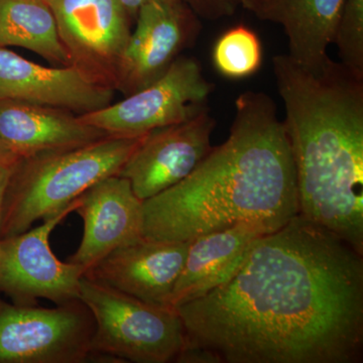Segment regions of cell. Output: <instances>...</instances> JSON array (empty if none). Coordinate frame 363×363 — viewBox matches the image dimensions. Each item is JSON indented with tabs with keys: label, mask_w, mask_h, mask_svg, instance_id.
Wrapping results in <instances>:
<instances>
[{
	"label": "cell",
	"mask_w": 363,
	"mask_h": 363,
	"mask_svg": "<svg viewBox=\"0 0 363 363\" xmlns=\"http://www.w3.org/2000/svg\"><path fill=\"white\" fill-rule=\"evenodd\" d=\"M18 162H16V164H18ZM16 164L0 166V218H1V208L4 194H6L7 185H9V182L11 180V177L13 175V169L16 168Z\"/></svg>",
	"instance_id": "cell-24"
},
{
	"label": "cell",
	"mask_w": 363,
	"mask_h": 363,
	"mask_svg": "<svg viewBox=\"0 0 363 363\" xmlns=\"http://www.w3.org/2000/svg\"><path fill=\"white\" fill-rule=\"evenodd\" d=\"M334 44L341 63L363 77V0H344Z\"/></svg>",
	"instance_id": "cell-20"
},
{
	"label": "cell",
	"mask_w": 363,
	"mask_h": 363,
	"mask_svg": "<svg viewBox=\"0 0 363 363\" xmlns=\"http://www.w3.org/2000/svg\"><path fill=\"white\" fill-rule=\"evenodd\" d=\"M277 229L264 222H240L191 240L172 296V307L176 309L204 297L222 285L240 267L253 242Z\"/></svg>",
	"instance_id": "cell-15"
},
{
	"label": "cell",
	"mask_w": 363,
	"mask_h": 363,
	"mask_svg": "<svg viewBox=\"0 0 363 363\" xmlns=\"http://www.w3.org/2000/svg\"><path fill=\"white\" fill-rule=\"evenodd\" d=\"M106 135L67 109L0 99V138L21 159L80 147Z\"/></svg>",
	"instance_id": "cell-16"
},
{
	"label": "cell",
	"mask_w": 363,
	"mask_h": 363,
	"mask_svg": "<svg viewBox=\"0 0 363 363\" xmlns=\"http://www.w3.org/2000/svg\"><path fill=\"white\" fill-rule=\"evenodd\" d=\"M145 135H108L80 147L21 159L2 202L0 240L51 218L98 182L118 175Z\"/></svg>",
	"instance_id": "cell-4"
},
{
	"label": "cell",
	"mask_w": 363,
	"mask_h": 363,
	"mask_svg": "<svg viewBox=\"0 0 363 363\" xmlns=\"http://www.w3.org/2000/svg\"><path fill=\"white\" fill-rule=\"evenodd\" d=\"M262 60L264 51L259 35L242 25L222 33L212 52L215 69L229 79L250 77L259 70Z\"/></svg>",
	"instance_id": "cell-19"
},
{
	"label": "cell",
	"mask_w": 363,
	"mask_h": 363,
	"mask_svg": "<svg viewBox=\"0 0 363 363\" xmlns=\"http://www.w3.org/2000/svg\"><path fill=\"white\" fill-rule=\"evenodd\" d=\"M143 204L130 182L118 175L88 189L75 210L84 222V233L68 262L82 267L86 274L108 253L143 238Z\"/></svg>",
	"instance_id": "cell-14"
},
{
	"label": "cell",
	"mask_w": 363,
	"mask_h": 363,
	"mask_svg": "<svg viewBox=\"0 0 363 363\" xmlns=\"http://www.w3.org/2000/svg\"><path fill=\"white\" fill-rule=\"evenodd\" d=\"M78 206V199L44 223L0 240V292L16 305H38L39 298L56 305L80 300L85 269L57 259L50 236Z\"/></svg>",
	"instance_id": "cell-8"
},
{
	"label": "cell",
	"mask_w": 363,
	"mask_h": 363,
	"mask_svg": "<svg viewBox=\"0 0 363 363\" xmlns=\"http://www.w3.org/2000/svg\"><path fill=\"white\" fill-rule=\"evenodd\" d=\"M45 1H48V0H45Z\"/></svg>",
	"instance_id": "cell-26"
},
{
	"label": "cell",
	"mask_w": 363,
	"mask_h": 363,
	"mask_svg": "<svg viewBox=\"0 0 363 363\" xmlns=\"http://www.w3.org/2000/svg\"><path fill=\"white\" fill-rule=\"evenodd\" d=\"M80 300L94 319L90 359L176 362L185 348V329L176 309L143 302L85 274Z\"/></svg>",
	"instance_id": "cell-5"
},
{
	"label": "cell",
	"mask_w": 363,
	"mask_h": 363,
	"mask_svg": "<svg viewBox=\"0 0 363 363\" xmlns=\"http://www.w3.org/2000/svg\"><path fill=\"white\" fill-rule=\"evenodd\" d=\"M135 23L119 67L117 91L124 96L161 77L201 30L199 16L184 0L150 2Z\"/></svg>",
	"instance_id": "cell-10"
},
{
	"label": "cell",
	"mask_w": 363,
	"mask_h": 363,
	"mask_svg": "<svg viewBox=\"0 0 363 363\" xmlns=\"http://www.w3.org/2000/svg\"><path fill=\"white\" fill-rule=\"evenodd\" d=\"M176 311L184 350L221 363H359L363 255L298 214L255 240L222 285Z\"/></svg>",
	"instance_id": "cell-1"
},
{
	"label": "cell",
	"mask_w": 363,
	"mask_h": 363,
	"mask_svg": "<svg viewBox=\"0 0 363 363\" xmlns=\"http://www.w3.org/2000/svg\"><path fill=\"white\" fill-rule=\"evenodd\" d=\"M298 214L290 143L267 93L235 100L228 138L180 183L143 201V234L188 241L240 222L279 228Z\"/></svg>",
	"instance_id": "cell-2"
},
{
	"label": "cell",
	"mask_w": 363,
	"mask_h": 363,
	"mask_svg": "<svg viewBox=\"0 0 363 363\" xmlns=\"http://www.w3.org/2000/svg\"><path fill=\"white\" fill-rule=\"evenodd\" d=\"M21 157L0 138V166L16 164Z\"/></svg>",
	"instance_id": "cell-25"
},
{
	"label": "cell",
	"mask_w": 363,
	"mask_h": 363,
	"mask_svg": "<svg viewBox=\"0 0 363 363\" xmlns=\"http://www.w3.org/2000/svg\"><path fill=\"white\" fill-rule=\"evenodd\" d=\"M243 9L255 14L260 21L276 23L279 0H234Z\"/></svg>",
	"instance_id": "cell-22"
},
{
	"label": "cell",
	"mask_w": 363,
	"mask_h": 363,
	"mask_svg": "<svg viewBox=\"0 0 363 363\" xmlns=\"http://www.w3.org/2000/svg\"><path fill=\"white\" fill-rule=\"evenodd\" d=\"M283 100L298 215L363 255V77L328 57L272 59Z\"/></svg>",
	"instance_id": "cell-3"
},
{
	"label": "cell",
	"mask_w": 363,
	"mask_h": 363,
	"mask_svg": "<svg viewBox=\"0 0 363 363\" xmlns=\"http://www.w3.org/2000/svg\"><path fill=\"white\" fill-rule=\"evenodd\" d=\"M216 121L209 108L147 133L119 172L142 201L187 178L209 155Z\"/></svg>",
	"instance_id": "cell-11"
},
{
	"label": "cell",
	"mask_w": 363,
	"mask_h": 363,
	"mask_svg": "<svg viewBox=\"0 0 363 363\" xmlns=\"http://www.w3.org/2000/svg\"><path fill=\"white\" fill-rule=\"evenodd\" d=\"M94 319L81 300L52 308L0 300V363H83Z\"/></svg>",
	"instance_id": "cell-7"
},
{
	"label": "cell",
	"mask_w": 363,
	"mask_h": 363,
	"mask_svg": "<svg viewBox=\"0 0 363 363\" xmlns=\"http://www.w3.org/2000/svg\"><path fill=\"white\" fill-rule=\"evenodd\" d=\"M190 241L143 236L108 253L85 276L160 307L171 308Z\"/></svg>",
	"instance_id": "cell-12"
},
{
	"label": "cell",
	"mask_w": 363,
	"mask_h": 363,
	"mask_svg": "<svg viewBox=\"0 0 363 363\" xmlns=\"http://www.w3.org/2000/svg\"><path fill=\"white\" fill-rule=\"evenodd\" d=\"M214 88L203 75L199 60L180 56L147 87L116 104L79 116L109 135H147L206 111Z\"/></svg>",
	"instance_id": "cell-6"
},
{
	"label": "cell",
	"mask_w": 363,
	"mask_h": 363,
	"mask_svg": "<svg viewBox=\"0 0 363 363\" xmlns=\"http://www.w3.org/2000/svg\"><path fill=\"white\" fill-rule=\"evenodd\" d=\"M114 92L74 66L45 67L0 48V99L58 107L82 116L108 106Z\"/></svg>",
	"instance_id": "cell-13"
},
{
	"label": "cell",
	"mask_w": 363,
	"mask_h": 363,
	"mask_svg": "<svg viewBox=\"0 0 363 363\" xmlns=\"http://www.w3.org/2000/svg\"><path fill=\"white\" fill-rule=\"evenodd\" d=\"M185 2L200 18L208 21L231 16L238 7L234 0H185Z\"/></svg>",
	"instance_id": "cell-21"
},
{
	"label": "cell",
	"mask_w": 363,
	"mask_h": 363,
	"mask_svg": "<svg viewBox=\"0 0 363 363\" xmlns=\"http://www.w3.org/2000/svg\"><path fill=\"white\" fill-rule=\"evenodd\" d=\"M121 6L125 9L126 13L130 16L131 20L135 21L138 11L143 6L152 1H175V0H118ZM185 1V0H184Z\"/></svg>",
	"instance_id": "cell-23"
},
{
	"label": "cell",
	"mask_w": 363,
	"mask_h": 363,
	"mask_svg": "<svg viewBox=\"0 0 363 363\" xmlns=\"http://www.w3.org/2000/svg\"><path fill=\"white\" fill-rule=\"evenodd\" d=\"M71 65L117 91L119 67L131 33L118 0H48Z\"/></svg>",
	"instance_id": "cell-9"
},
{
	"label": "cell",
	"mask_w": 363,
	"mask_h": 363,
	"mask_svg": "<svg viewBox=\"0 0 363 363\" xmlns=\"http://www.w3.org/2000/svg\"><path fill=\"white\" fill-rule=\"evenodd\" d=\"M343 6L344 0H279L276 23L288 38L289 56L308 66L328 58Z\"/></svg>",
	"instance_id": "cell-17"
},
{
	"label": "cell",
	"mask_w": 363,
	"mask_h": 363,
	"mask_svg": "<svg viewBox=\"0 0 363 363\" xmlns=\"http://www.w3.org/2000/svg\"><path fill=\"white\" fill-rule=\"evenodd\" d=\"M30 50L55 66H72L45 0H0V48Z\"/></svg>",
	"instance_id": "cell-18"
}]
</instances>
